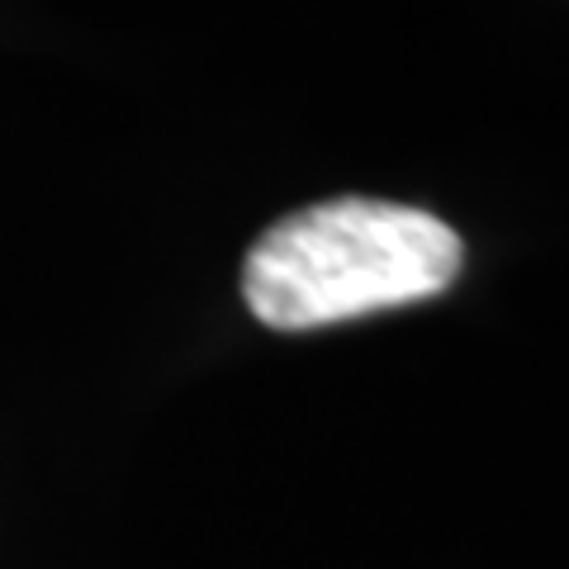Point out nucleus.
Instances as JSON below:
<instances>
[{
	"instance_id": "f257e3e1",
	"label": "nucleus",
	"mask_w": 569,
	"mask_h": 569,
	"mask_svg": "<svg viewBox=\"0 0 569 569\" xmlns=\"http://www.w3.org/2000/svg\"><path fill=\"white\" fill-rule=\"evenodd\" d=\"M466 247L437 213L389 200H323L252 242L242 299L266 328L313 332L451 290Z\"/></svg>"
}]
</instances>
